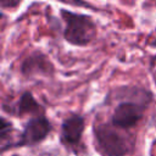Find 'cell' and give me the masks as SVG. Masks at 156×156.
Segmentation results:
<instances>
[{
	"label": "cell",
	"mask_w": 156,
	"mask_h": 156,
	"mask_svg": "<svg viewBox=\"0 0 156 156\" xmlns=\"http://www.w3.org/2000/svg\"><path fill=\"white\" fill-rule=\"evenodd\" d=\"M61 17L65 22L63 38L74 46H85L96 37V23L89 15L72 12L67 9H61Z\"/></svg>",
	"instance_id": "6da1fadb"
},
{
	"label": "cell",
	"mask_w": 156,
	"mask_h": 156,
	"mask_svg": "<svg viewBox=\"0 0 156 156\" xmlns=\"http://www.w3.org/2000/svg\"><path fill=\"white\" fill-rule=\"evenodd\" d=\"M93 134L96 150L102 156H124L129 151L127 138L113 126L106 123L95 124Z\"/></svg>",
	"instance_id": "7a4b0ae2"
},
{
	"label": "cell",
	"mask_w": 156,
	"mask_h": 156,
	"mask_svg": "<svg viewBox=\"0 0 156 156\" xmlns=\"http://www.w3.org/2000/svg\"><path fill=\"white\" fill-rule=\"evenodd\" d=\"M51 130H52V124L44 115L34 116L24 124L20 139L12 145V147L37 145L41 143L44 139H46V136Z\"/></svg>",
	"instance_id": "3957f363"
},
{
	"label": "cell",
	"mask_w": 156,
	"mask_h": 156,
	"mask_svg": "<svg viewBox=\"0 0 156 156\" xmlns=\"http://www.w3.org/2000/svg\"><path fill=\"white\" fill-rule=\"evenodd\" d=\"M146 104L136 101V100H128L119 102L111 116V124L116 128H132L134 127L144 115Z\"/></svg>",
	"instance_id": "277c9868"
},
{
	"label": "cell",
	"mask_w": 156,
	"mask_h": 156,
	"mask_svg": "<svg viewBox=\"0 0 156 156\" xmlns=\"http://www.w3.org/2000/svg\"><path fill=\"white\" fill-rule=\"evenodd\" d=\"M84 118L80 115L71 113L61 123V143L67 147H78L84 132Z\"/></svg>",
	"instance_id": "5b68a950"
},
{
	"label": "cell",
	"mask_w": 156,
	"mask_h": 156,
	"mask_svg": "<svg viewBox=\"0 0 156 156\" xmlns=\"http://www.w3.org/2000/svg\"><path fill=\"white\" fill-rule=\"evenodd\" d=\"M2 110L16 117H23L26 115L43 116L44 113L43 106L34 99L30 91H23L16 102H11L9 105L2 104Z\"/></svg>",
	"instance_id": "8992f818"
},
{
	"label": "cell",
	"mask_w": 156,
	"mask_h": 156,
	"mask_svg": "<svg viewBox=\"0 0 156 156\" xmlns=\"http://www.w3.org/2000/svg\"><path fill=\"white\" fill-rule=\"evenodd\" d=\"M21 73L26 77L33 76H50L54 73L55 67L46 55L41 51H34L28 55L21 63Z\"/></svg>",
	"instance_id": "52a82bcc"
},
{
	"label": "cell",
	"mask_w": 156,
	"mask_h": 156,
	"mask_svg": "<svg viewBox=\"0 0 156 156\" xmlns=\"http://www.w3.org/2000/svg\"><path fill=\"white\" fill-rule=\"evenodd\" d=\"M12 130H13L12 124L5 117H1L0 118V146H1V154L5 152L7 150V147H9V145L11 144L10 136H11Z\"/></svg>",
	"instance_id": "ba28073f"
},
{
	"label": "cell",
	"mask_w": 156,
	"mask_h": 156,
	"mask_svg": "<svg viewBox=\"0 0 156 156\" xmlns=\"http://www.w3.org/2000/svg\"><path fill=\"white\" fill-rule=\"evenodd\" d=\"M21 4V0H1L0 6L2 9H16Z\"/></svg>",
	"instance_id": "9c48e42d"
},
{
	"label": "cell",
	"mask_w": 156,
	"mask_h": 156,
	"mask_svg": "<svg viewBox=\"0 0 156 156\" xmlns=\"http://www.w3.org/2000/svg\"><path fill=\"white\" fill-rule=\"evenodd\" d=\"M67 4L74 5V6H89V4H87V2H80V1H67Z\"/></svg>",
	"instance_id": "30bf717a"
},
{
	"label": "cell",
	"mask_w": 156,
	"mask_h": 156,
	"mask_svg": "<svg viewBox=\"0 0 156 156\" xmlns=\"http://www.w3.org/2000/svg\"><path fill=\"white\" fill-rule=\"evenodd\" d=\"M151 46H154V48H156V29H155V35H154V38L151 39V41L149 43Z\"/></svg>",
	"instance_id": "8fae6325"
},
{
	"label": "cell",
	"mask_w": 156,
	"mask_h": 156,
	"mask_svg": "<svg viewBox=\"0 0 156 156\" xmlns=\"http://www.w3.org/2000/svg\"><path fill=\"white\" fill-rule=\"evenodd\" d=\"M154 82H155V84H156V69H155V72H154Z\"/></svg>",
	"instance_id": "7c38bea8"
}]
</instances>
